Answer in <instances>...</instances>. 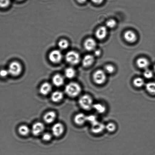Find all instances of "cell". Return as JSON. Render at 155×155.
<instances>
[{
  "instance_id": "cell-1",
  "label": "cell",
  "mask_w": 155,
  "mask_h": 155,
  "mask_svg": "<svg viewBox=\"0 0 155 155\" xmlns=\"http://www.w3.org/2000/svg\"><path fill=\"white\" fill-rule=\"evenodd\" d=\"M81 87L78 83L72 82L66 85L65 92L69 97H75L79 95L81 92Z\"/></svg>"
},
{
  "instance_id": "cell-2",
  "label": "cell",
  "mask_w": 155,
  "mask_h": 155,
  "mask_svg": "<svg viewBox=\"0 0 155 155\" xmlns=\"http://www.w3.org/2000/svg\"><path fill=\"white\" fill-rule=\"evenodd\" d=\"M80 107L84 110H89L93 108V100L92 97L88 95H84L80 97L79 101Z\"/></svg>"
},
{
  "instance_id": "cell-3",
  "label": "cell",
  "mask_w": 155,
  "mask_h": 155,
  "mask_svg": "<svg viewBox=\"0 0 155 155\" xmlns=\"http://www.w3.org/2000/svg\"><path fill=\"white\" fill-rule=\"evenodd\" d=\"M65 59L66 61L70 64L76 65L79 63L80 57L78 53L71 51L67 53Z\"/></svg>"
},
{
  "instance_id": "cell-4",
  "label": "cell",
  "mask_w": 155,
  "mask_h": 155,
  "mask_svg": "<svg viewBox=\"0 0 155 155\" xmlns=\"http://www.w3.org/2000/svg\"><path fill=\"white\" fill-rule=\"evenodd\" d=\"M9 74L16 77L21 74L22 70V66L18 62L14 61L10 63L8 69Z\"/></svg>"
},
{
  "instance_id": "cell-5",
  "label": "cell",
  "mask_w": 155,
  "mask_h": 155,
  "mask_svg": "<svg viewBox=\"0 0 155 155\" xmlns=\"http://www.w3.org/2000/svg\"><path fill=\"white\" fill-rule=\"evenodd\" d=\"M107 79L106 72L101 70H98L96 71L93 75L94 81L98 85L103 84Z\"/></svg>"
},
{
  "instance_id": "cell-6",
  "label": "cell",
  "mask_w": 155,
  "mask_h": 155,
  "mask_svg": "<svg viewBox=\"0 0 155 155\" xmlns=\"http://www.w3.org/2000/svg\"><path fill=\"white\" fill-rule=\"evenodd\" d=\"M62 58V54L61 52L59 50H54L50 53L49 59L53 63H59L61 61Z\"/></svg>"
},
{
  "instance_id": "cell-7",
  "label": "cell",
  "mask_w": 155,
  "mask_h": 155,
  "mask_svg": "<svg viewBox=\"0 0 155 155\" xmlns=\"http://www.w3.org/2000/svg\"><path fill=\"white\" fill-rule=\"evenodd\" d=\"M45 129V126L42 123L38 122L35 123L32 127V132L34 136H37L41 134Z\"/></svg>"
},
{
  "instance_id": "cell-8",
  "label": "cell",
  "mask_w": 155,
  "mask_h": 155,
  "mask_svg": "<svg viewBox=\"0 0 155 155\" xmlns=\"http://www.w3.org/2000/svg\"><path fill=\"white\" fill-rule=\"evenodd\" d=\"M53 134L56 137H59L63 134L64 130L63 124L60 123H57L53 126L52 129Z\"/></svg>"
},
{
  "instance_id": "cell-9",
  "label": "cell",
  "mask_w": 155,
  "mask_h": 155,
  "mask_svg": "<svg viewBox=\"0 0 155 155\" xmlns=\"http://www.w3.org/2000/svg\"><path fill=\"white\" fill-rule=\"evenodd\" d=\"M124 38L127 42L130 43H134L137 40V36L136 33L131 30L125 32L124 34Z\"/></svg>"
},
{
  "instance_id": "cell-10",
  "label": "cell",
  "mask_w": 155,
  "mask_h": 155,
  "mask_svg": "<svg viewBox=\"0 0 155 155\" xmlns=\"http://www.w3.org/2000/svg\"><path fill=\"white\" fill-rule=\"evenodd\" d=\"M107 27L102 26L100 27L97 30L96 32V36L99 40H103L107 36Z\"/></svg>"
},
{
  "instance_id": "cell-11",
  "label": "cell",
  "mask_w": 155,
  "mask_h": 155,
  "mask_svg": "<svg viewBox=\"0 0 155 155\" xmlns=\"http://www.w3.org/2000/svg\"><path fill=\"white\" fill-rule=\"evenodd\" d=\"M105 128L106 126L104 124L98 121L96 124L92 125L91 130L93 133L98 134H99L104 131Z\"/></svg>"
},
{
  "instance_id": "cell-12",
  "label": "cell",
  "mask_w": 155,
  "mask_h": 155,
  "mask_svg": "<svg viewBox=\"0 0 155 155\" xmlns=\"http://www.w3.org/2000/svg\"><path fill=\"white\" fill-rule=\"evenodd\" d=\"M84 47L88 51H92L95 49L96 46V43L93 39L88 38L84 42Z\"/></svg>"
},
{
  "instance_id": "cell-13",
  "label": "cell",
  "mask_w": 155,
  "mask_h": 155,
  "mask_svg": "<svg viewBox=\"0 0 155 155\" xmlns=\"http://www.w3.org/2000/svg\"><path fill=\"white\" fill-rule=\"evenodd\" d=\"M74 121L77 125H83L87 121V116L83 113L78 114L74 117Z\"/></svg>"
},
{
  "instance_id": "cell-14",
  "label": "cell",
  "mask_w": 155,
  "mask_h": 155,
  "mask_svg": "<svg viewBox=\"0 0 155 155\" xmlns=\"http://www.w3.org/2000/svg\"><path fill=\"white\" fill-rule=\"evenodd\" d=\"M136 64L138 67L141 69H147L149 66L148 60L145 58H140L136 61Z\"/></svg>"
},
{
  "instance_id": "cell-15",
  "label": "cell",
  "mask_w": 155,
  "mask_h": 155,
  "mask_svg": "<svg viewBox=\"0 0 155 155\" xmlns=\"http://www.w3.org/2000/svg\"><path fill=\"white\" fill-rule=\"evenodd\" d=\"M52 90V86L48 83H45L42 85L39 89V92L42 95H45L49 94Z\"/></svg>"
},
{
  "instance_id": "cell-16",
  "label": "cell",
  "mask_w": 155,
  "mask_h": 155,
  "mask_svg": "<svg viewBox=\"0 0 155 155\" xmlns=\"http://www.w3.org/2000/svg\"><path fill=\"white\" fill-rule=\"evenodd\" d=\"M56 114L54 111L47 112L44 116V120L47 124L52 123L56 119Z\"/></svg>"
},
{
  "instance_id": "cell-17",
  "label": "cell",
  "mask_w": 155,
  "mask_h": 155,
  "mask_svg": "<svg viewBox=\"0 0 155 155\" xmlns=\"http://www.w3.org/2000/svg\"><path fill=\"white\" fill-rule=\"evenodd\" d=\"M95 58L93 56L88 54L83 58V64L85 67H89L93 63Z\"/></svg>"
},
{
  "instance_id": "cell-18",
  "label": "cell",
  "mask_w": 155,
  "mask_h": 155,
  "mask_svg": "<svg viewBox=\"0 0 155 155\" xmlns=\"http://www.w3.org/2000/svg\"><path fill=\"white\" fill-rule=\"evenodd\" d=\"M52 82L55 86L59 87L63 84L64 79L62 75L60 74H57L53 77Z\"/></svg>"
},
{
  "instance_id": "cell-19",
  "label": "cell",
  "mask_w": 155,
  "mask_h": 155,
  "mask_svg": "<svg viewBox=\"0 0 155 155\" xmlns=\"http://www.w3.org/2000/svg\"><path fill=\"white\" fill-rule=\"evenodd\" d=\"M51 99L54 102H58L63 98V94L60 91H56L51 95Z\"/></svg>"
},
{
  "instance_id": "cell-20",
  "label": "cell",
  "mask_w": 155,
  "mask_h": 155,
  "mask_svg": "<svg viewBox=\"0 0 155 155\" xmlns=\"http://www.w3.org/2000/svg\"><path fill=\"white\" fill-rule=\"evenodd\" d=\"M93 108L95 109L98 113L99 114H103L106 111L105 106L99 103L94 104Z\"/></svg>"
},
{
  "instance_id": "cell-21",
  "label": "cell",
  "mask_w": 155,
  "mask_h": 155,
  "mask_svg": "<svg viewBox=\"0 0 155 155\" xmlns=\"http://www.w3.org/2000/svg\"><path fill=\"white\" fill-rule=\"evenodd\" d=\"M146 89L151 95H155V82H151L146 85Z\"/></svg>"
},
{
  "instance_id": "cell-22",
  "label": "cell",
  "mask_w": 155,
  "mask_h": 155,
  "mask_svg": "<svg viewBox=\"0 0 155 155\" xmlns=\"http://www.w3.org/2000/svg\"><path fill=\"white\" fill-rule=\"evenodd\" d=\"M65 76L69 79L73 78L76 74L75 70L72 68H69L65 70Z\"/></svg>"
},
{
  "instance_id": "cell-23",
  "label": "cell",
  "mask_w": 155,
  "mask_h": 155,
  "mask_svg": "<svg viewBox=\"0 0 155 155\" xmlns=\"http://www.w3.org/2000/svg\"><path fill=\"white\" fill-rule=\"evenodd\" d=\"M133 84L135 86L138 88L142 87L145 84V81L141 78H136L133 81Z\"/></svg>"
},
{
  "instance_id": "cell-24",
  "label": "cell",
  "mask_w": 155,
  "mask_h": 155,
  "mask_svg": "<svg viewBox=\"0 0 155 155\" xmlns=\"http://www.w3.org/2000/svg\"><path fill=\"white\" fill-rule=\"evenodd\" d=\"M18 131L20 134L22 136H26L30 132L29 128L27 126L24 125H21L18 129Z\"/></svg>"
},
{
  "instance_id": "cell-25",
  "label": "cell",
  "mask_w": 155,
  "mask_h": 155,
  "mask_svg": "<svg viewBox=\"0 0 155 155\" xmlns=\"http://www.w3.org/2000/svg\"><path fill=\"white\" fill-rule=\"evenodd\" d=\"M59 46L61 49H66L69 46V42L66 39H62L59 42Z\"/></svg>"
},
{
  "instance_id": "cell-26",
  "label": "cell",
  "mask_w": 155,
  "mask_h": 155,
  "mask_svg": "<svg viewBox=\"0 0 155 155\" xmlns=\"http://www.w3.org/2000/svg\"><path fill=\"white\" fill-rule=\"evenodd\" d=\"M87 121L90 123L91 125H93L98 122L96 116L93 115H89L87 116Z\"/></svg>"
},
{
  "instance_id": "cell-27",
  "label": "cell",
  "mask_w": 155,
  "mask_h": 155,
  "mask_svg": "<svg viewBox=\"0 0 155 155\" xmlns=\"http://www.w3.org/2000/svg\"><path fill=\"white\" fill-rule=\"evenodd\" d=\"M106 129L108 131L110 132H113L116 130V127L114 124L112 123H109L106 126Z\"/></svg>"
},
{
  "instance_id": "cell-28",
  "label": "cell",
  "mask_w": 155,
  "mask_h": 155,
  "mask_svg": "<svg viewBox=\"0 0 155 155\" xmlns=\"http://www.w3.org/2000/svg\"><path fill=\"white\" fill-rule=\"evenodd\" d=\"M116 21L113 19H110L107 21L106 22V27L109 28H113L116 26Z\"/></svg>"
},
{
  "instance_id": "cell-29",
  "label": "cell",
  "mask_w": 155,
  "mask_h": 155,
  "mask_svg": "<svg viewBox=\"0 0 155 155\" xmlns=\"http://www.w3.org/2000/svg\"><path fill=\"white\" fill-rule=\"evenodd\" d=\"M105 72L108 74H112L114 72L115 68L112 65L108 64L105 67Z\"/></svg>"
},
{
  "instance_id": "cell-30",
  "label": "cell",
  "mask_w": 155,
  "mask_h": 155,
  "mask_svg": "<svg viewBox=\"0 0 155 155\" xmlns=\"http://www.w3.org/2000/svg\"><path fill=\"white\" fill-rule=\"evenodd\" d=\"M10 4V0H0V8H5L8 7Z\"/></svg>"
},
{
  "instance_id": "cell-31",
  "label": "cell",
  "mask_w": 155,
  "mask_h": 155,
  "mask_svg": "<svg viewBox=\"0 0 155 155\" xmlns=\"http://www.w3.org/2000/svg\"><path fill=\"white\" fill-rule=\"evenodd\" d=\"M143 75L145 78L149 79H151L153 76V73L150 70L147 69L144 72Z\"/></svg>"
},
{
  "instance_id": "cell-32",
  "label": "cell",
  "mask_w": 155,
  "mask_h": 155,
  "mask_svg": "<svg viewBox=\"0 0 155 155\" xmlns=\"http://www.w3.org/2000/svg\"><path fill=\"white\" fill-rule=\"evenodd\" d=\"M9 74L8 70L2 69L0 71V77L2 78L7 77Z\"/></svg>"
},
{
  "instance_id": "cell-33",
  "label": "cell",
  "mask_w": 155,
  "mask_h": 155,
  "mask_svg": "<svg viewBox=\"0 0 155 155\" xmlns=\"http://www.w3.org/2000/svg\"><path fill=\"white\" fill-rule=\"evenodd\" d=\"M42 139L45 141H48L50 140L52 138L51 135L49 133H44L42 135Z\"/></svg>"
},
{
  "instance_id": "cell-34",
  "label": "cell",
  "mask_w": 155,
  "mask_h": 155,
  "mask_svg": "<svg viewBox=\"0 0 155 155\" xmlns=\"http://www.w3.org/2000/svg\"><path fill=\"white\" fill-rule=\"evenodd\" d=\"M94 4H102L104 0H91Z\"/></svg>"
},
{
  "instance_id": "cell-35",
  "label": "cell",
  "mask_w": 155,
  "mask_h": 155,
  "mask_svg": "<svg viewBox=\"0 0 155 155\" xmlns=\"http://www.w3.org/2000/svg\"><path fill=\"white\" fill-rule=\"evenodd\" d=\"M94 54H95V55L96 56V57H98V56L101 55V51H100V50H97L94 52Z\"/></svg>"
},
{
  "instance_id": "cell-36",
  "label": "cell",
  "mask_w": 155,
  "mask_h": 155,
  "mask_svg": "<svg viewBox=\"0 0 155 155\" xmlns=\"http://www.w3.org/2000/svg\"><path fill=\"white\" fill-rule=\"evenodd\" d=\"M77 2L80 4H83L86 2L87 0H77Z\"/></svg>"
},
{
  "instance_id": "cell-37",
  "label": "cell",
  "mask_w": 155,
  "mask_h": 155,
  "mask_svg": "<svg viewBox=\"0 0 155 155\" xmlns=\"http://www.w3.org/2000/svg\"><path fill=\"white\" fill-rule=\"evenodd\" d=\"M16 1H23V0H16Z\"/></svg>"
},
{
  "instance_id": "cell-38",
  "label": "cell",
  "mask_w": 155,
  "mask_h": 155,
  "mask_svg": "<svg viewBox=\"0 0 155 155\" xmlns=\"http://www.w3.org/2000/svg\"><path fill=\"white\" fill-rule=\"evenodd\" d=\"M154 72H155V66L154 67Z\"/></svg>"
}]
</instances>
